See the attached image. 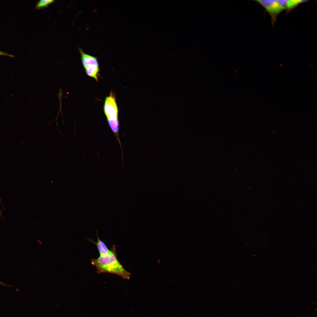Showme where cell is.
Returning a JSON list of instances; mask_svg holds the SVG:
<instances>
[{"instance_id":"1","label":"cell","mask_w":317,"mask_h":317,"mask_svg":"<svg viewBox=\"0 0 317 317\" xmlns=\"http://www.w3.org/2000/svg\"><path fill=\"white\" fill-rule=\"evenodd\" d=\"M115 246L113 245L107 254L91 259V264L96 268L98 274L104 273L118 275L124 279L129 280L130 273L126 270L117 259Z\"/></svg>"},{"instance_id":"2","label":"cell","mask_w":317,"mask_h":317,"mask_svg":"<svg viewBox=\"0 0 317 317\" xmlns=\"http://www.w3.org/2000/svg\"><path fill=\"white\" fill-rule=\"evenodd\" d=\"M262 6L270 15L272 25L276 21L278 15L284 10L276 0H254Z\"/></svg>"},{"instance_id":"3","label":"cell","mask_w":317,"mask_h":317,"mask_svg":"<svg viewBox=\"0 0 317 317\" xmlns=\"http://www.w3.org/2000/svg\"><path fill=\"white\" fill-rule=\"evenodd\" d=\"M104 111L107 119L118 117V107L115 97L112 92L105 99Z\"/></svg>"},{"instance_id":"4","label":"cell","mask_w":317,"mask_h":317,"mask_svg":"<svg viewBox=\"0 0 317 317\" xmlns=\"http://www.w3.org/2000/svg\"><path fill=\"white\" fill-rule=\"evenodd\" d=\"M79 50L81 55L82 63L84 68L90 66H99L96 57L85 53L80 48H79Z\"/></svg>"},{"instance_id":"5","label":"cell","mask_w":317,"mask_h":317,"mask_svg":"<svg viewBox=\"0 0 317 317\" xmlns=\"http://www.w3.org/2000/svg\"><path fill=\"white\" fill-rule=\"evenodd\" d=\"M279 3L289 12L299 5L308 1L301 0H278Z\"/></svg>"},{"instance_id":"6","label":"cell","mask_w":317,"mask_h":317,"mask_svg":"<svg viewBox=\"0 0 317 317\" xmlns=\"http://www.w3.org/2000/svg\"><path fill=\"white\" fill-rule=\"evenodd\" d=\"M107 121L109 127L115 134L122 149L121 144L119 137V127L118 117L107 118Z\"/></svg>"},{"instance_id":"7","label":"cell","mask_w":317,"mask_h":317,"mask_svg":"<svg viewBox=\"0 0 317 317\" xmlns=\"http://www.w3.org/2000/svg\"><path fill=\"white\" fill-rule=\"evenodd\" d=\"M96 232L97 236V242L94 241L91 239H87L88 240L96 245L99 251L100 256L105 255L110 252V250L109 249L104 242L100 239L97 230Z\"/></svg>"},{"instance_id":"8","label":"cell","mask_w":317,"mask_h":317,"mask_svg":"<svg viewBox=\"0 0 317 317\" xmlns=\"http://www.w3.org/2000/svg\"><path fill=\"white\" fill-rule=\"evenodd\" d=\"M84 68L86 73L88 76L94 78L97 81L98 80L99 72V66H90Z\"/></svg>"},{"instance_id":"9","label":"cell","mask_w":317,"mask_h":317,"mask_svg":"<svg viewBox=\"0 0 317 317\" xmlns=\"http://www.w3.org/2000/svg\"><path fill=\"white\" fill-rule=\"evenodd\" d=\"M54 1L53 0H41L39 1L36 4V8L37 9H39L47 7L48 5L53 3Z\"/></svg>"},{"instance_id":"10","label":"cell","mask_w":317,"mask_h":317,"mask_svg":"<svg viewBox=\"0 0 317 317\" xmlns=\"http://www.w3.org/2000/svg\"><path fill=\"white\" fill-rule=\"evenodd\" d=\"M0 55H6L11 57H14V56L13 55L9 54L5 52H4L0 51Z\"/></svg>"},{"instance_id":"11","label":"cell","mask_w":317,"mask_h":317,"mask_svg":"<svg viewBox=\"0 0 317 317\" xmlns=\"http://www.w3.org/2000/svg\"><path fill=\"white\" fill-rule=\"evenodd\" d=\"M1 215V211H0V215Z\"/></svg>"},{"instance_id":"12","label":"cell","mask_w":317,"mask_h":317,"mask_svg":"<svg viewBox=\"0 0 317 317\" xmlns=\"http://www.w3.org/2000/svg\"><path fill=\"white\" fill-rule=\"evenodd\" d=\"M0 283H1V284H2V283L1 282H0Z\"/></svg>"}]
</instances>
